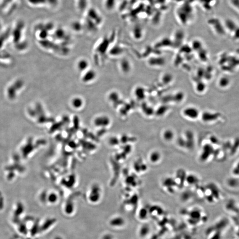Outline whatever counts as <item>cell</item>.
<instances>
[{
  "mask_svg": "<svg viewBox=\"0 0 239 239\" xmlns=\"http://www.w3.org/2000/svg\"><path fill=\"white\" fill-rule=\"evenodd\" d=\"M182 115L188 120H196L200 116V111L198 108L193 106L186 107L182 111Z\"/></svg>",
  "mask_w": 239,
  "mask_h": 239,
  "instance_id": "cell-1",
  "label": "cell"
},
{
  "mask_svg": "<svg viewBox=\"0 0 239 239\" xmlns=\"http://www.w3.org/2000/svg\"><path fill=\"white\" fill-rule=\"evenodd\" d=\"M183 137L186 148L189 149H193L195 144V137L193 132L190 131H187Z\"/></svg>",
  "mask_w": 239,
  "mask_h": 239,
  "instance_id": "cell-2",
  "label": "cell"
},
{
  "mask_svg": "<svg viewBox=\"0 0 239 239\" xmlns=\"http://www.w3.org/2000/svg\"><path fill=\"white\" fill-rule=\"evenodd\" d=\"M163 185L168 191L170 189L169 191L170 192L171 191L174 192L175 188L176 187H179L174 178L173 179L172 178H167L165 179L163 182Z\"/></svg>",
  "mask_w": 239,
  "mask_h": 239,
  "instance_id": "cell-3",
  "label": "cell"
},
{
  "mask_svg": "<svg viewBox=\"0 0 239 239\" xmlns=\"http://www.w3.org/2000/svg\"><path fill=\"white\" fill-rule=\"evenodd\" d=\"M148 64L151 67H163L165 64V61L164 58L160 57H153L148 60Z\"/></svg>",
  "mask_w": 239,
  "mask_h": 239,
  "instance_id": "cell-4",
  "label": "cell"
},
{
  "mask_svg": "<svg viewBox=\"0 0 239 239\" xmlns=\"http://www.w3.org/2000/svg\"><path fill=\"white\" fill-rule=\"evenodd\" d=\"M187 176V175L185 171H184L181 170L177 172L175 178L174 179L179 187L180 185L182 186L183 184L185 183Z\"/></svg>",
  "mask_w": 239,
  "mask_h": 239,
  "instance_id": "cell-5",
  "label": "cell"
},
{
  "mask_svg": "<svg viewBox=\"0 0 239 239\" xmlns=\"http://www.w3.org/2000/svg\"><path fill=\"white\" fill-rule=\"evenodd\" d=\"M161 154L158 150L151 151L149 155V159L150 162L153 164L158 163L161 159Z\"/></svg>",
  "mask_w": 239,
  "mask_h": 239,
  "instance_id": "cell-6",
  "label": "cell"
},
{
  "mask_svg": "<svg viewBox=\"0 0 239 239\" xmlns=\"http://www.w3.org/2000/svg\"><path fill=\"white\" fill-rule=\"evenodd\" d=\"M162 137L165 141L168 142H171L174 139V132L171 129H167L163 131Z\"/></svg>",
  "mask_w": 239,
  "mask_h": 239,
  "instance_id": "cell-7",
  "label": "cell"
},
{
  "mask_svg": "<svg viewBox=\"0 0 239 239\" xmlns=\"http://www.w3.org/2000/svg\"><path fill=\"white\" fill-rule=\"evenodd\" d=\"M146 91L143 87L138 86L134 91V94L135 97L139 100H143L146 97Z\"/></svg>",
  "mask_w": 239,
  "mask_h": 239,
  "instance_id": "cell-8",
  "label": "cell"
},
{
  "mask_svg": "<svg viewBox=\"0 0 239 239\" xmlns=\"http://www.w3.org/2000/svg\"><path fill=\"white\" fill-rule=\"evenodd\" d=\"M72 106L74 108V109H78L82 107L83 105V100L80 97H76L72 98L71 101Z\"/></svg>",
  "mask_w": 239,
  "mask_h": 239,
  "instance_id": "cell-9",
  "label": "cell"
},
{
  "mask_svg": "<svg viewBox=\"0 0 239 239\" xmlns=\"http://www.w3.org/2000/svg\"><path fill=\"white\" fill-rule=\"evenodd\" d=\"M89 67V63L84 59H81L77 62V68L80 72H84Z\"/></svg>",
  "mask_w": 239,
  "mask_h": 239,
  "instance_id": "cell-10",
  "label": "cell"
},
{
  "mask_svg": "<svg viewBox=\"0 0 239 239\" xmlns=\"http://www.w3.org/2000/svg\"><path fill=\"white\" fill-rule=\"evenodd\" d=\"M199 179L198 177L193 174L187 175L186 182L188 184L194 186L199 183Z\"/></svg>",
  "mask_w": 239,
  "mask_h": 239,
  "instance_id": "cell-11",
  "label": "cell"
},
{
  "mask_svg": "<svg viewBox=\"0 0 239 239\" xmlns=\"http://www.w3.org/2000/svg\"><path fill=\"white\" fill-rule=\"evenodd\" d=\"M225 24V27L229 31H234V30H236V28L238 27L236 22L232 19H227Z\"/></svg>",
  "mask_w": 239,
  "mask_h": 239,
  "instance_id": "cell-12",
  "label": "cell"
},
{
  "mask_svg": "<svg viewBox=\"0 0 239 239\" xmlns=\"http://www.w3.org/2000/svg\"><path fill=\"white\" fill-rule=\"evenodd\" d=\"M168 110V108L167 106H162L158 108L157 110L155 111V113L159 117L163 116L164 114L167 113Z\"/></svg>",
  "mask_w": 239,
  "mask_h": 239,
  "instance_id": "cell-13",
  "label": "cell"
},
{
  "mask_svg": "<svg viewBox=\"0 0 239 239\" xmlns=\"http://www.w3.org/2000/svg\"><path fill=\"white\" fill-rule=\"evenodd\" d=\"M115 0H106L105 6L108 9L110 10L114 6Z\"/></svg>",
  "mask_w": 239,
  "mask_h": 239,
  "instance_id": "cell-14",
  "label": "cell"
},
{
  "mask_svg": "<svg viewBox=\"0 0 239 239\" xmlns=\"http://www.w3.org/2000/svg\"><path fill=\"white\" fill-rule=\"evenodd\" d=\"M230 2L232 6L239 12V0H230Z\"/></svg>",
  "mask_w": 239,
  "mask_h": 239,
  "instance_id": "cell-15",
  "label": "cell"
},
{
  "mask_svg": "<svg viewBox=\"0 0 239 239\" xmlns=\"http://www.w3.org/2000/svg\"><path fill=\"white\" fill-rule=\"evenodd\" d=\"M28 1L32 5H37L44 3L47 0H28Z\"/></svg>",
  "mask_w": 239,
  "mask_h": 239,
  "instance_id": "cell-16",
  "label": "cell"
},
{
  "mask_svg": "<svg viewBox=\"0 0 239 239\" xmlns=\"http://www.w3.org/2000/svg\"><path fill=\"white\" fill-rule=\"evenodd\" d=\"M51 4H55L56 3L57 0H47Z\"/></svg>",
  "mask_w": 239,
  "mask_h": 239,
  "instance_id": "cell-17",
  "label": "cell"
}]
</instances>
